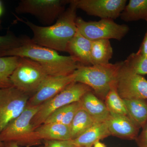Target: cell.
<instances>
[{
    "label": "cell",
    "instance_id": "cell-1",
    "mask_svg": "<svg viewBox=\"0 0 147 147\" xmlns=\"http://www.w3.org/2000/svg\"><path fill=\"white\" fill-rule=\"evenodd\" d=\"M77 7L74 0H69V5L57 19L48 26H37L29 21H21L33 34L34 43L55 51L66 52L68 43L78 31L76 25Z\"/></svg>",
    "mask_w": 147,
    "mask_h": 147
},
{
    "label": "cell",
    "instance_id": "cell-2",
    "mask_svg": "<svg viewBox=\"0 0 147 147\" xmlns=\"http://www.w3.org/2000/svg\"><path fill=\"white\" fill-rule=\"evenodd\" d=\"M9 56L31 59L42 66L50 76L70 75L79 66L70 56H62L55 50L37 45L30 38L20 47L7 52L3 57Z\"/></svg>",
    "mask_w": 147,
    "mask_h": 147
},
{
    "label": "cell",
    "instance_id": "cell-3",
    "mask_svg": "<svg viewBox=\"0 0 147 147\" xmlns=\"http://www.w3.org/2000/svg\"><path fill=\"white\" fill-rule=\"evenodd\" d=\"M122 62L79 66L73 72L74 82L86 85L96 95L105 99L112 87L116 86Z\"/></svg>",
    "mask_w": 147,
    "mask_h": 147
},
{
    "label": "cell",
    "instance_id": "cell-4",
    "mask_svg": "<svg viewBox=\"0 0 147 147\" xmlns=\"http://www.w3.org/2000/svg\"><path fill=\"white\" fill-rule=\"evenodd\" d=\"M39 106L27 105L18 117L9 123L0 132V141L13 142L20 146H39L42 140L38 137L31 124L32 119L39 109Z\"/></svg>",
    "mask_w": 147,
    "mask_h": 147
},
{
    "label": "cell",
    "instance_id": "cell-5",
    "mask_svg": "<svg viewBox=\"0 0 147 147\" xmlns=\"http://www.w3.org/2000/svg\"><path fill=\"white\" fill-rule=\"evenodd\" d=\"M48 76L42 66L26 57H20L10 77L13 86L32 96Z\"/></svg>",
    "mask_w": 147,
    "mask_h": 147
},
{
    "label": "cell",
    "instance_id": "cell-6",
    "mask_svg": "<svg viewBox=\"0 0 147 147\" xmlns=\"http://www.w3.org/2000/svg\"><path fill=\"white\" fill-rule=\"evenodd\" d=\"M92 91L86 85L73 82L55 96L39 105V109L32 119L34 129L42 124L47 118L59 108L80 101L88 92Z\"/></svg>",
    "mask_w": 147,
    "mask_h": 147
},
{
    "label": "cell",
    "instance_id": "cell-7",
    "mask_svg": "<svg viewBox=\"0 0 147 147\" xmlns=\"http://www.w3.org/2000/svg\"><path fill=\"white\" fill-rule=\"evenodd\" d=\"M76 25L78 31L92 41L110 39L120 41L129 31L127 25L117 24L110 19L86 21L81 17H77Z\"/></svg>",
    "mask_w": 147,
    "mask_h": 147
},
{
    "label": "cell",
    "instance_id": "cell-8",
    "mask_svg": "<svg viewBox=\"0 0 147 147\" xmlns=\"http://www.w3.org/2000/svg\"><path fill=\"white\" fill-rule=\"evenodd\" d=\"M69 0H22L16 7L18 13H29L43 24L52 25L65 10Z\"/></svg>",
    "mask_w": 147,
    "mask_h": 147
},
{
    "label": "cell",
    "instance_id": "cell-9",
    "mask_svg": "<svg viewBox=\"0 0 147 147\" xmlns=\"http://www.w3.org/2000/svg\"><path fill=\"white\" fill-rule=\"evenodd\" d=\"M30 97L13 86L0 89V132L24 112Z\"/></svg>",
    "mask_w": 147,
    "mask_h": 147
},
{
    "label": "cell",
    "instance_id": "cell-10",
    "mask_svg": "<svg viewBox=\"0 0 147 147\" xmlns=\"http://www.w3.org/2000/svg\"><path fill=\"white\" fill-rule=\"evenodd\" d=\"M116 87L122 99L147 100V80L133 72L124 61L119 70Z\"/></svg>",
    "mask_w": 147,
    "mask_h": 147
},
{
    "label": "cell",
    "instance_id": "cell-11",
    "mask_svg": "<svg viewBox=\"0 0 147 147\" xmlns=\"http://www.w3.org/2000/svg\"><path fill=\"white\" fill-rule=\"evenodd\" d=\"M77 9L90 16L115 20L120 16L126 0H74Z\"/></svg>",
    "mask_w": 147,
    "mask_h": 147
},
{
    "label": "cell",
    "instance_id": "cell-12",
    "mask_svg": "<svg viewBox=\"0 0 147 147\" xmlns=\"http://www.w3.org/2000/svg\"><path fill=\"white\" fill-rule=\"evenodd\" d=\"M73 73L65 76L48 75L28 101V106H37L51 99L74 82Z\"/></svg>",
    "mask_w": 147,
    "mask_h": 147
},
{
    "label": "cell",
    "instance_id": "cell-13",
    "mask_svg": "<svg viewBox=\"0 0 147 147\" xmlns=\"http://www.w3.org/2000/svg\"><path fill=\"white\" fill-rule=\"evenodd\" d=\"M105 123L113 136L131 140L138 137L139 127L127 116L110 113Z\"/></svg>",
    "mask_w": 147,
    "mask_h": 147
},
{
    "label": "cell",
    "instance_id": "cell-14",
    "mask_svg": "<svg viewBox=\"0 0 147 147\" xmlns=\"http://www.w3.org/2000/svg\"><path fill=\"white\" fill-rule=\"evenodd\" d=\"M92 40L82 35L79 31L68 43L66 52L79 66L92 65L90 60Z\"/></svg>",
    "mask_w": 147,
    "mask_h": 147
},
{
    "label": "cell",
    "instance_id": "cell-15",
    "mask_svg": "<svg viewBox=\"0 0 147 147\" xmlns=\"http://www.w3.org/2000/svg\"><path fill=\"white\" fill-rule=\"evenodd\" d=\"M84 109L96 123L105 122L110 113L103 102L92 91L87 92L80 100Z\"/></svg>",
    "mask_w": 147,
    "mask_h": 147
},
{
    "label": "cell",
    "instance_id": "cell-16",
    "mask_svg": "<svg viewBox=\"0 0 147 147\" xmlns=\"http://www.w3.org/2000/svg\"><path fill=\"white\" fill-rule=\"evenodd\" d=\"M110 135L105 122L96 123L79 137L71 140L76 147H92L96 142Z\"/></svg>",
    "mask_w": 147,
    "mask_h": 147
},
{
    "label": "cell",
    "instance_id": "cell-17",
    "mask_svg": "<svg viewBox=\"0 0 147 147\" xmlns=\"http://www.w3.org/2000/svg\"><path fill=\"white\" fill-rule=\"evenodd\" d=\"M40 140H71L70 126L57 123H43L35 129Z\"/></svg>",
    "mask_w": 147,
    "mask_h": 147
},
{
    "label": "cell",
    "instance_id": "cell-18",
    "mask_svg": "<svg viewBox=\"0 0 147 147\" xmlns=\"http://www.w3.org/2000/svg\"><path fill=\"white\" fill-rule=\"evenodd\" d=\"M113 49L110 40L92 41L90 60L92 65L107 64L113 56Z\"/></svg>",
    "mask_w": 147,
    "mask_h": 147
},
{
    "label": "cell",
    "instance_id": "cell-19",
    "mask_svg": "<svg viewBox=\"0 0 147 147\" xmlns=\"http://www.w3.org/2000/svg\"><path fill=\"white\" fill-rule=\"evenodd\" d=\"M129 117L139 128L147 122V102L142 99H123Z\"/></svg>",
    "mask_w": 147,
    "mask_h": 147
},
{
    "label": "cell",
    "instance_id": "cell-20",
    "mask_svg": "<svg viewBox=\"0 0 147 147\" xmlns=\"http://www.w3.org/2000/svg\"><path fill=\"white\" fill-rule=\"evenodd\" d=\"M120 17L125 22L140 20L147 22V0H130Z\"/></svg>",
    "mask_w": 147,
    "mask_h": 147
},
{
    "label": "cell",
    "instance_id": "cell-21",
    "mask_svg": "<svg viewBox=\"0 0 147 147\" xmlns=\"http://www.w3.org/2000/svg\"><path fill=\"white\" fill-rule=\"evenodd\" d=\"M81 108L80 101L66 105L52 113L43 123H57L70 126L74 117Z\"/></svg>",
    "mask_w": 147,
    "mask_h": 147
},
{
    "label": "cell",
    "instance_id": "cell-22",
    "mask_svg": "<svg viewBox=\"0 0 147 147\" xmlns=\"http://www.w3.org/2000/svg\"><path fill=\"white\" fill-rule=\"evenodd\" d=\"M96 123L82 107L77 111L70 125L71 140L79 137Z\"/></svg>",
    "mask_w": 147,
    "mask_h": 147
},
{
    "label": "cell",
    "instance_id": "cell-23",
    "mask_svg": "<svg viewBox=\"0 0 147 147\" xmlns=\"http://www.w3.org/2000/svg\"><path fill=\"white\" fill-rule=\"evenodd\" d=\"M20 57H0V89L13 86L10 77L19 62Z\"/></svg>",
    "mask_w": 147,
    "mask_h": 147
},
{
    "label": "cell",
    "instance_id": "cell-24",
    "mask_svg": "<svg viewBox=\"0 0 147 147\" xmlns=\"http://www.w3.org/2000/svg\"><path fill=\"white\" fill-rule=\"evenodd\" d=\"M105 100V105L110 113L128 117L123 99L117 91L116 86L112 87L106 96Z\"/></svg>",
    "mask_w": 147,
    "mask_h": 147
},
{
    "label": "cell",
    "instance_id": "cell-25",
    "mask_svg": "<svg viewBox=\"0 0 147 147\" xmlns=\"http://www.w3.org/2000/svg\"><path fill=\"white\" fill-rule=\"evenodd\" d=\"M29 38L26 36H16L10 31L5 35L0 36V57H3L7 52L23 45Z\"/></svg>",
    "mask_w": 147,
    "mask_h": 147
},
{
    "label": "cell",
    "instance_id": "cell-26",
    "mask_svg": "<svg viewBox=\"0 0 147 147\" xmlns=\"http://www.w3.org/2000/svg\"><path fill=\"white\" fill-rule=\"evenodd\" d=\"M125 65L138 75H147V57L138 51L132 53L124 61Z\"/></svg>",
    "mask_w": 147,
    "mask_h": 147
},
{
    "label": "cell",
    "instance_id": "cell-27",
    "mask_svg": "<svg viewBox=\"0 0 147 147\" xmlns=\"http://www.w3.org/2000/svg\"><path fill=\"white\" fill-rule=\"evenodd\" d=\"M39 147H76L71 140H44L42 146Z\"/></svg>",
    "mask_w": 147,
    "mask_h": 147
},
{
    "label": "cell",
    "instance_id": "cell-28",
    "mask_svg": "<svg viewBox=\"0 0 147 147\" xmlns=\"http://www.w3.org/2000/svg\"><path fill=\"white\" fill-rule=\"evenodd\" d=\"M136 140L139 147H147V122L143 127L142 133Z\"/></svg>",
    "mask_w": 147,
    "mask_h": 147
},
{
    "label": "cell",
    "instance_id": "cell-29",
    "mask_svg": "<svg viewBox=\"0 0 147 147\" xmlns=\"http://www.w3.org/2000/svg\"><path fill=\"white\" fill-rule=\"evenodd\" d=\"M138 52L147 57V30Z\"/></svg>",
    "mask_w": 147,
    "mask_h": 147
},
{
    "label": "cell",
    "instance_id": "cell-30",
    "mask_svg": "<svg viewBox=\"0 0 147 147\" xmlns=\"http://www.w3.org/2000/svg\"><path fill=\"white\" fill-rule=\"evenodd\" d=\"M5 147H21L18 146L16 143L13 142H7L5 143Z\"/></svg>",
    "mask_w": 147,
    "mask_h": 147
},
{
    "label": "cell",
    "instance_id": "cell-31",
    "mask_svg": "<svg viewBox=\"0 0 147 147\" xmlns=\"http://www.w3.org/2000/svg\"><path fill=\"white\" fill-rule=\"evenodd\" d=\"M93 146V147H106L104 144L101 143L100 141H98V142H96Z\"/></svg>",
    "mask_w": 147,
    "mask_h": 147
},
{
    "label": "cell",
    "instance_id": "cell-32",
    "mask_svg": "<svg viewBox=\"0 0 147 147\" xmlns=\"http://www.w3.org/2000/svg\"><path fill=\"white\" fill-rule=\"evenodd\" d=\"M3 11L2 4L1 2L0 1V18L2 14Z\"/></svg>",
    "mask_w": 147,
    "mask_h": 147
},
{
    "label": "cell",
    "instance_id": "cell-33",
    "mask_svg": "<svg viewBox=\"0 0 147 147\" xmlns=\"http://www.w3.org/2000/svg\"><path fill=\"white\" fill-rule=\"evenodd\" d=\"M0 147H5V143L0 141Z\"/></svg>",
    "mask_w": 147,
    "mask_h": 147
}]
</instances>
